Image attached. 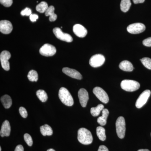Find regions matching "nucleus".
Instances as JSON below:
<instances>
[{
	"mask_svg": "<svg viewBox=\"0 0 151 151\" xmlns=\"http://www.w3.org/2000/svg\"><path fill=\"white\" fill-rule=\"evenodd\" d=\"M78 140L79 142L83 145H90L93 141V137L89 130L81 128L78 131Z\"/></svg>",
	"mask_w": 151,
	"mask_h": 151,
	"instance_id": "f257e3e1",
	"label": "nucleus"
},
{
	"mask_svg": "<svg viewBox=\"0 0 151 151\" xmlns=\"http://www.w3.org/2000/svg\"><path fill=\"white\" fill-rule=\"evenodd\" d=\"M60 100L64 105L68 106H71L73 105L74 102L73 97L68 90L65 87H61L58 93Z\"/></svg>",
	"mask_w": 151,
	"mask_h": 151,
	"instance_id": "f03ea898",
	"label": "nucleus"
},
{
	"mask_svg": "<svg viewBox=\"0 0 151 151\" xmlns=\"http://www.w3.org/2000/svg\"><path fill=\"white\" fill-rule=\"evenodd\" d=\"M121 87L127 92H134L140 88V85L137 81L132 80H123L121 82Z\"/></svg>",
	"mask_w": 151,
	"mask_h": 151,
	"instance_id": "7ed1b4c3",
	"label": "nucleus"
},
{
	"mask_svg": "<svg viewBox=\"0 0 151 151\" xmlns=\"http://www.w3.org/2000/svg\"><path fill=\"white\" fill-rule=\"evenodd\" d=\"M116 125L118 137L120 139H123L125 137L126 132V123L124 117L122 116L119 117L116 121Z\"/></svg>",
	"mask_w": 151,
	"mask_h": 151,
	"instance_id": "20e7f679",
	"label": "nucleus"
},
{
	"mask_svg": "<svg viewBox=\"0 0 151 151\" xmlns=\"http://www.w3.org/2000/svg\"><path fill=\"white\" fill-rule=\"evenodd\" d=\"M40 53L44 56H52L54 55L56 52L55 47L49 44H45L39 50Z\"/></svg>",
	"mask_w": 151,
	"mask_h": 151,
	"instance_id": "39448f33",
	"label": "nucleus"
},
{
	"mask_svg": "<svg viewBox=\"0 0 151 151\" xmlns=\"http://www.w3.org/2000/svg\"><path fill=\"white\" fill-rule=\"evenodd\" d=\"M146 27L141 23H135L128 26L127 30L128 32L132 34H137L145 31Z\"/></svg>",
	"mask_w": 151,
	"mask_h": 151,
	"instance_id": "423d86ee",
	"label": "nucleus"
},
{
	"mask_svg": "<svg viewBox=\"0 0 151 151\" xmlns=\"http://www.w3.org/2000/svg\"><path fill=\"white\" fill-rule=\"evenodd\" d=\"M53 32L55 37L60 40L68 42L73 41V38L68 33H63L59 27L53 29Z\"/></svg>",
	"mask_w": 151,
	"mask_h": 151,
	"instance_id": "0eeeda50",
	"label": "nucleus"
},
{
	"mask_svg": "<svg viewBox=\"0 0 151 151\" xmlns=\"http://www.w3.org/2000/svg\"><path fill=\"white\" fill-rule=\"evenodd\" d=\"M93 92L97 98L103 103L106 104L109 102L108 94L101 87H95L93 89Z\"/></svg>",
	"mask_w": 151,
	"mask_h": 151,
	"instance_id": "6e6552de",
	"label": "nucleus"
},
{
	"mask_svg": "<svg viewBox=\"0 0 151 151\" xmlns=\"http://www.w3.org/2000/svg\"><path fill=\"white\" fill-rule=\"evenodd\" d=\"M105 61V58L102 55L98 54L93 55L89 60V63L92 67L97 68L102 66Z\"/></svg>",
	"mask_w": 151,
	"mask_h": 151,
	"instance_id": "1a4fd4ad",
	"label": "nucleus"
},
{
	"mask_svg": "<svg viewBox=\"0 0 151 151\" xmlns=\"http://www.w3.org/2000/svg\"><path fill=\"white\" fill-rule=\"evenodd\" d=\"M11 53L9 52L4 50L1 52L0 55V60L2 67L5 70H10V64L9 60L10 58Z\"/></svg>",
	"mask_w": 151,
	"mask_h": 151,
	"instance_id": "9d476101",
	"label": "nucleus"
},
{
	"mask_svg": "<svg viewBox=\"0 0 151 151\" xmlns=\"http://www.w3.org/2000/svg\"><path fill=\"white\" fill-rule=\"evenodd\" d=\"M151 92L150 90L144 91L138 98L136 103L137 108H140L142 107L147 103L149 97L150 96Z\"/></svg>",
	"mask_w": 151,
	"mask_h": 151,
	"instance_id": "9b49d317",
	"label": "nucleus"
},
{
	"mask_svg": "<svg viewBox=\"0 0 151 151\" xmlns=\"http://www.w3.org/2000/svg\"><path fill=\"white\" fill-rule=\"evenodd\" d=\"M13 30L12 24L8 20H1L0 22V31L4 34H9Z\"/></svg>",
	"mask_w": 151,
	"mask_h": 151,
	"instance_id": "f8f14e48",
	"label": "nucleus"
},
{
	"mask_svg": "<svg viewBox=\"0 0 151 151\" xmlns=\"http://www.w3.org/2000/svg\"><path fill=\"white\" fill-rule=\"evenodd\" d=\"M78 97L79 102L82 107H86L89 100V94L86 89L81 88L78 92Z\"/></svg>",
	"mask_w": 151,
	"mask_h": 151,
	"instance_id": "ddd939ff",
	"label": "nucleus"
},
{
	"mask_svg": "<svg viewBox=\"0 0 151 151\" xmlns=\"http://www.w3.org/2000/svg\"><path fill=\"white\" fill-rule=\"evenodd\" d=\"M62 71L66 75L70 76L71 78L79 79V80L82 79V76L81 73L75 69L65 67L63 68Z\"/></svg>",
	"mask_w": 151,
	"mask_h": 151,
	"instance_id": "4468645a",
	"label": "nucleus"
},
{
	"mask_svg": "<svg viewBox=\"0 0 151 151\" xmlns=\"http://www.w3.org/2000/svg\"><path fill=\"white\" fill-rule=\"evenodd\" d=\"M73 30L76 35L79 37H84L87 34L86 29L81 24H76L73 27Z\"/></svg>",
	"mask_w": 151,
	"mask_h": 151,
	"instance_id": "2eb2a0df",
	"label": "nucleus"
},
{
	"mask_svg": "<svg viewBox=\"0 0 151 151\" xmlns=\"http://www.w3.org/2000/svg\"><path fill=\"white\" fill-rule=\"evenodd\" d=\"M11 126L9 122L6 120L3 123L1 128L0 135L1 137H9L10 134Z\"/></svg>",
	"mask_w": 151,
	"mask_h": 151,
	"instance_id": "dca6fc26",
	"label": "nucleus"
},
{
	"mask_svg": "<svg viewBox=\"0 0 151 151\" xmlns=\"http://www.w3.org/2000/svg\"><path fill=\"white\" fill-rule=\"evenodd\" d=\"M109 114V112L108 109H103L102 111V116L97 119V121L98 124L102 126H105L107 124V119Z\"/></svg>",
	"mask_w": 151,
	"mask_h": 151,
	"instance_id": "f3484780",
	"label": "nucleus"
},
{
	"mask_svg": "<svg viewBox=\"0 0 151 151\" xmlns=\"http://www.w3.org/2000/svg\"><path fill=\"white\" fill-rule=\"evenodd\" d=\"M55 8L53 6H49L45 13V15L47 17L50 16V21L54 22L56 20L57 18V16L56 14L54 13Z\"/></svg>",
	"mask_w": 151,
	"mask_h": 151,
	"instance_id": "a211bd4d",
	"label": "nucleus"
},
{
	"mask_svg": "<svg viewBox=\"0 0 151 151\" xmlns=\"http://www.w3.org/2000/svg\"><path fill=\"white\" fill-rule=\"evenodd\" d=\"M119 68L122 70L125 71H132L134 67L132 63L128 60H125L122 61L119 64Z\"/></svg>",
	"mask_w": 151,
	"mask_h": 151,
	"instance_id": "6ab92c4d",
	"label": "nucleus"
},
{
	"mask_svg": "<svg viewBox=\"0 0 151 151\" xmlns=\"http://www.w3.org/2000/svg\"><path fill=\"white\" fill-rule=\"evenodd\" d=\"M1 101L4 107L6 109H8L10 108L12 103V98L9 95L7 94L4 95L1 97Z\"/></svg>",
	"mask_w": 151,
	"mask_h": 151,
	"instance_id": "aec40b11",
	"label": "nucleus"
},
{
	"mask_svg": "<svg viewBox=\"0 0 151 151\" xmlns=\"http://www.w3.org/2000/svg\"><path fill=\"white\" fill-rule=\"evenodd\" d=\"M40 131L42 134L44 136H51L53 132L50 126L47 124H45L40 127Z\"/></svg>",
	"mask_w": 151,
	"mask_h": 151,
	"instance_id": "412c9836",
	"label": "nucleus"
},
{
	"mask_svg": "<svg viewBox=\"0 0 151 151\" xmlns=\"http://www.w3.org/2000/svg\"><path fill=\"white\" fill-rule=\"evenodd\" d=\"M104 105L102 104H99L97 107L91 108L90 113L92 116L96 117L100 115V112L104 109Z\"/></svg>",
	"mask_w": 151,
	"mask_h": 151,
	"instance_id": "4be33fe9",
	"label": "nucleus"
},
{
	"mask_svg": "<svg viewBox=\"0 0 151 151\" xmlns=\"http://www.w3.org/2000/svg\"><path fill=\"white\" fill-rule=\"evenodd\" d=\"M97 137L101 141H104L106 139L105 129L103 127H98L96 129Z\"/></svg>",
	"mask_w": 151,
	"mask_h": 151,
	"instance_id": "5701e85b",
	"label": "nucleus"
},
{
	"mask_svg": "<svg viewBox=\"0 0 151 151\" xmlns=\"http://www.w3.org/2000/svg\"><path fill=\"white\" fill-rule=\"evenodd\" d=\"M132 3L130 0H122L121 3V10L124 12H127L129 10Z\"/></svg>",
	"mask_w": 151,
	"mask_h": 151,
	"instance_id": "b1692460",
	"label": "nucleus"
},
{
	"mask_svg": "<svg viewBox=\"0 0 151 151\" xmlns=\"http://www.w3.org/2000/svg\"><path fill=\"white\" fill-rule=\"evenodd\" d=\"M48 7L47 3L45 1H42L36 6V9L39 12L43 13L45 12Z\"/></svg>",
	"mask_w": 151,
	"mask_h": 151,
	"instance_id": "393cba45",
	"label": "nucleus"
},
{
	"mask_svg": "<svg viewBox=\"0 0 151 151\" xmlns=\"http://www.w3.org/2000/svg\"><path fill=\"white\" fill-rule=\"evenodd\" d=\"M36 95L38 99L42 102H46L48 98L46 92L42 89H40L37 91Z\"/></svg>",
	"mask_w": 151,
	"mask_h": 151,
	"instance_id": "a878e982",
	"label": "nucleus"
},
{
	"mask_svg": "<svg viewBox=\"0 0 151 151\" xmlns=\"http://www.w3.org/2000/svg\"><path fill=\"white\" fill-rule=\"evenodd\" d=\"M28 78L31 81H37L38 79V75L35 70H30L27 75Z\"/></svg>",
	"mask_w": 151,
	"mask_h": 151,
	"instance_id": "bb28decb",
	"label": "nucleus"
},
{
	"mask_svg": "<svg viewBox=\"0 0 151 151\" xmlns=\"http://www.w3.org/2000/svg\"><path fill=\"white\" fill-rule=\"evenodd\" d=\"M141 62L148 69L151 70V59L149 58L145 57L140 60Z\"/></svg>",
	"mask_w": 151,
	"mask_h": 151,
	"instance_id": "cd10ccee",
	"label": "nucleus"
},
{
	"mask_svg": "<svg viewBox=\"0 0 151 151\" xmlns=\"http://www.w3.org/2000/svg\"><path fill=\"white\" fill-rule=\"evenodd\" d=\"M24 139L27 145L29 146L32 145L33 141L32 138L31 137L30 135L28 134H25L24 135Z\"/></svg>",
	"mask_w": 151,
	"mask_h": 151,
	"instance_id": "c85d7f7f",
	"label": "nucleus"
},
{
	"mask_svg": "<svg viewBox=\"0 0 151 151\" xmlns=\"http://www.w3.org/2000/svg\"><path fill=\"white\" fill-rule=\"evenodd\" d=\"M0 3L6 7H9L12 5L13 0H0Z\"/></svg>",
	"mask_w": 151,
	"mask_h": 151,
	"instance_id": "c756f323",
	"label": "nucleus"
},
{
	"mask_svg": "<svg viewBox=\"0 0 151 151\" xmlns=\"http://www.w3.org/2000/svg\"><path fill=\"white\" fill-rule=\"evenodd\" d=\"M21 14L23 16H29L32 14V11L29 8H26L24 9L21 12Z\"/></svg>",
	"mask_w": 151,
	"mask_h": 151,
	"instance_id": "7c9ffc66",
	"label": "nucleus"
},
{
	"mask_svg": "<svg viewBox=\"0 0 151 151\" xmlns=\"http://www.w3.org/2000/svg\"><path fill=\"white\" fill-rule=\"evenodd\" d=\"M20 114L23 118H26L28 116L27 111L26 109L23 107H21L19 109Z\"/></svg>",
	"mask_w": 151,
	"mask_h": 151,
	"instance_id": "2f4dec72",
	"label": "nucleus"
},
{
	"mask_svg": "<svg viewBox=\"0 0 151 151\" xmlns=\"http://www.w3.org/2000/svg\"><path fill=\"white\" fill-rule=\"evenodd\" d=\"M143 44L145 46L151 47V37L144 40L143 41Z\"/></svg>",
	"mask_w": 151,
	"mask_h": 151,
	"instance_id": "473e14b6",
	"label": "nucleus"
},
{
	"mask_svg": "<svg viewBox=\"0 0 151 151\" xmlns=\"http://www.w3.org/2000/svg\"><path fill=\"white\" fill-rule=\"evenodd\" d=\"M39 17L37 14H32L29 16V19L32 22H35L38 19Z\"/></svg>",
	"mask_w": 151,
	"mask_h": 151,
	"instance_id": "72a5a7b5",
	"label": "nucleus"
},
{
	"mask_svg": "<svg viewBox=\"0 0 151 151\" xmlns=\"http://www.w3.org/2000/svg\"><path fill=\"white\" fill-rule=\"evenodd\" d=\"M98 151H109L107 147L104 145H101L99 147Z\"/></svg>",
	"mask_w": 151,
	"mask_h": 151,
	"instance_id": "f704fd0d",
	"label": "nucleus"
},
{
	"mask_svg": "<svg viewBox=\"0 0 151 151\" xmlns=\"http://www.w3.org/2000/svg\"><path fill=\"white\" fill-rule=\"evenodd\" d=\"M14 151H24L23 147L22 145H18L17 146Z\"/></svg>",
	"mask_w": 151,
	"mask_h": 151,
	"instance_id": "c9c22d12",
	"label": "nucleus"
},
{
	"mask_svg": "<svg viewBox=\"0 0 151 151\" xmlns=\"http://www.w3.org/2000/svg\"><path fill=\"white\" fill-rule=\"evenodd\" d=\"M133 1L134 4H138L144 3L145 0H133Z\"/></svg>",
	"mask_w": 151,
	"mask_h": 151,
	"instance_id": "e433bc0d",
	"label": "nucleus"
},
{
	"mask_svg": "<svg viewBox=\"0 0 151 151\" xmlns=\"http://www.w3.org/2000/svg\"><path fill=\"white\" fill-rule=\"evenodd\" d=\"M138 151H150L147 149H141V150H139Z\"/></svg>",
	"mask_w": 151,
	"mask_h": 151,
	"instance_id": "4c0bfd02",
	"label": "nucleus"
},
{
	"mask_svg": "<svg viewBox=\"0 0 151 151\" xmlns=\"http://www.w3.org/2000/svg\"><path fill=\"white\" fill-rule=\"evenodd\" d=\"M47 151H55V150L54 149H49V150H47Z\"/></svg>",
	"mask_w": 151,
	"mask_h": 151,
	"instance_id": "58836bf2",
	"label": "nucleus"
},
{
	"mask_svg": "<svg viewBox=\"0 0 151 151\" xmlns=\"http://www.w3.org/2000/svg\"><path fill=\"white\" fill-rule=\"evenodd\" d=\"M0 151H1V147H0Z\"/></svg>",
	"mask_w": 151,
	"mask_h": 151,
	"instance_id": "ea45409f",
	"label": "nucleus"
},
{
	"mask_svg": "<svg viewBox=\"0 0 151 151\" xmlns=\"http://www.w3.org/2000/svg\"></svg>",
	"mask_w": 151,
	"mask_h": 151,
	"instance_id": "a19ab883",
	"label": "nucleus"
}]
</instances>
